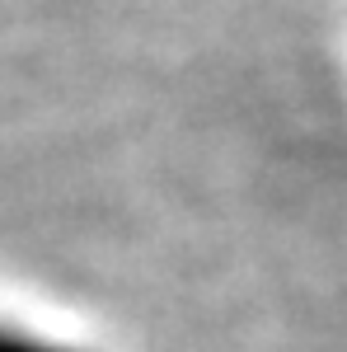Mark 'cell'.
Masks as SVG:
<instances>
[{"mask_svg": "<svg viewBox=\"0 0 347 352\" xmlns=\"http://www.w3.org/2000/svg\"><path fill=\"white\" fill-rule=\"evenodd\" d=\"M0 352H89V348H76L66 338H47V333H33L19 324H0Z\"/></svg>", "mask_w": 347, "mask_h": 352, "instance_id": "1", "label": "cell"}]
</instances>
